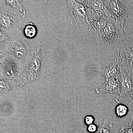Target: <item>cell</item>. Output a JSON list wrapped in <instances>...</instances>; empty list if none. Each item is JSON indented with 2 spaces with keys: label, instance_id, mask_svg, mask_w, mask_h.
<instances>
[{
  "label": "cell",
  "instance_id": "obj_1",
  "mask_svg": "<svg viewBox=\"0 0 133 133\" xmlns=\"http://www.w3.org/2000/svg\"><path fill=\"white\" fill-rule=\"evenodd\" d=\"M95 40L99 45L117 47L125 40L124 29L109 18L107 24Z\"/></svg>",
  "mask_w": 133,
  "mask_h": 133
},
{
  "label": "cell",
  "instance_id": "obj_2",
  "mask_svg": "<svg viewBox=\"0 0 133 133\" xmlns=\"http://www.w3.org/2000/svg\"><path fill=\"white\" fill-rule=\"evenodd\" d=\"M117 79L120 92L115 100L119 104L126 105L131 111L133 108V80L130 72L122 64Z\"/></svg>",
  "mask_w": 133,
  "mask_h": 133
},
{
  "label": "cell",
  "instance_id": "obj_3",
  "mask_svg": "<svg viewBox=\"0 0 133 133\" xmlns=\"http://www.w3.org/2000/svg\"><path fill=\"white\" fill-rule=\"evenodd\" d=\"M109 18L124 30L127 19L130 12L129 6L121 0L106 1Z\"/></svg>",
  "mask_w": 133,
  "mask_h": 133
},
{
  "label": "cell",
  "instance_id": "obj_4",
  "mask_svg": "<svg viewBox=\"0 0 133 133\" xmlns=\"http://www.w3.org/2000/svg\"><path fill=\"white\" fill-rule=\"evenodd\" d=\"M86 10V22L91 34L96 39L100 32L107 24L109 17L99 12H94L87 9Z\"/></svg>",
  "mask_w": 133,
  "mask_h": 133
},
{
  "label": "cell",
  "instance_id": "obj_5",
  "mask_svg": "<svg viewBox=\"0 0 133 133\" xmlns=\"http://www.w3.org/2000/svg\"><path fill=\"white\" fill-rule=\"evenodd\" d=\"M12 36L11 40L8 42L7 48L8 51L10 56L17 59H24L25 58H30V53L28 52V46L26 44V42L24 39L19 38V36Z\"/></svg>",
  "mask_w": 133,
  "mask_h": 133
},
{
  "label": "cell",
  "instance_id": "obj_6",
  "mask_svg": "<svg viewBox=\"0 0 133 133\" xmlns=\"http://www.w3.org/2000/svg\"><path fill=\"white\" fill-rule=\"evenodd\" d=\"M16 16L8 9L1 8V29L4 33L10 35L19 30L20 21Z\"/></svg>",
  "mask_w": 133,
  "mask_h": 133
},
{
  "label": "cell",
  "instance_id": "obj_7",
  "mask_svg": "<svg viewBox=\"0 0 133 133\" xmlns=\"http://www.w3.org/2000/svg\"><path fill=\"white\" fill-rule=\"evenodd\" d=\"M122 64L129 72L133 70V41L125 40L117 47Z\"/></svg>",
  "mask_w": 133,
  "mask_h": 133
},
{
  "label": "cell",
  "instance_id": "obj_8",
  "mask_svg": "<svg viewBox=\"0 0 133 133\" xmlns=\"http://www.w3.org/2000/svg\"><path fill=\"white\" fill-rule=\"evenodd\" d=\"M68 9L74 21L75 26L81 27L86 21L87 10L83 4L75 1H67Z\"/></svg>",
  "mask_w": 133,
  "mask_h": 133
},
{
  "label": "cell",
  "instance_id": "obj_9",
  "mask_svg": "<svg viewBox=\"0 0 133 133\" xmlns=\"http://www.w3.org/2000/svg\"><path fill=\"white\" fill-rule=\"evenodd\" d=\"M122 64L121 59L117 53L116 58L111 64L104 67L95 68L94 70L99 72L105 79L117 78Z\"/></svg>",
  "mask_w": 133,
  "mask_h": 133
},
{
  "label": "cell",
  "instance_id": "obj_10",
  "mask_svg": "<svg viewBox=\"0 0 133 133\" xmlns=\"http://www.w3.org/2000/svg\"><path fill=\"white\" fill-rule=\"evenodd\" d=\"M78 2L83 4L87 9L99 12L109 17V11L107 6L106 1H79Z\"/></svg>",
  "mask_w": 133,
  "mask_h": 133
},
{
  "label": "cell",
  "instance_id": "obj_11",
  "mask_svg": "<svg viewBox=\"0 0 133 133\" xmlns=\"http://www.w3.org/2000/svg\"><path fill=\"white\" fill-rule=\"evenodd\" d=\"M105 82L102 85L96 89L97 94L109 93L119 94V84L117 78L105 79Z\"/></svg>",
  "mask_w": 133,
  "mask_h": 133
},
{
  "label": "cell",
  "instance_id": "obj_12",
  "mask_svg": "<svg viewBox=\"0 0 133 133\" xmlns=\"http://www.w3.org/2000/svg\"><path fill=\"white\" fill-rule=\"evenodd\" d=\"M128 1L130 10L124 28V35L125 40L133 41V1Z\"/></svg>",
  "mask_w": 133,
  "mask_h": 133
},
{
  "label": "cell",
  "instance_id": "obj_13",
  "mask_svg": "<svg viewBox=\"0 0 133 133\" xmlns=\"http://www.w3.org/2000/svg\"><path fill=\"white\" fill-rule=\"evenodd\" d=\"M102 123L99 124L98 129L95 133H118V131L113 128L112 124H109L107 120H102Z\"/></svg>",
  "mask_w": 133,
  "mask_h": 133
},
{
  "label": "cell",
  "instance_id": "obj_14",
  "mask_svg": "<svg viewBox=\"0 0 133 133\" xmlns=\"http://www.w3.org/2000/svg\"><path fill=\"white\" fill-rule=\"evenodd\" d=\"M129 111L128 107L124 104H119L115 107V115L116 118L120 119L126 116Z\"/></svg>",
  "mask_w": 133,
  "mask_h": 133
},
{
  "label": "cell",
  "instance_id": "obj_15",
  "mask_svg": "<svg viewBox=\"0 0 133 133\" xmlns=\"http://www.w3.org/2000/svg\"><path fill=\"white\" fill-rule=\"evenodd\" d=\"M24 31L26 37L32 38L36 36V29L35 26L33 24H28L24 28Z\"/></svg>",
  "mask_w": 133,
  "mask_h": 133
},
{
  "label": "cell",
  "instance_id": "obj_16",
  "mask_svg": "<svg viewBox=\"0 0 133 133\" xmlns=\"http://www.w3.org/2000/svg\"><path fill=\"white\" fill-rule=\"evenodd\" d=\"M99 123L91 124L88 126L87 131L90 133H95L97 131L98 129Z\"/></svg>",
  "mask_w": 133,
  "mask_h": 133
},
{
  "label": "cell",
  "instance_id": "obj_17",
  "mask_svg": "<svg viewBox=\"0 0 133 133\" xmlns=\"http://www.w3.org/2000/svg\"><path fill=\"white\" fill-rule=\"evenodd\" d=\"M95 121V118L92 115H89L86 116L84 118V122L87 126L94 124Z\"/></svg>",
  "mask_w": 133,
  "mask_h": 133
},
{
  "label": "cell",
  "instance_id": "obj_18",
  "mask_svg": "<svg viewBox=\"0 0 133 133\" xmlns=\"http://www.w3.org/2000/svg\"><path fill=\"white\" fill-rule=\"evenodd\" d=\"M120 133H133V130L132 129L127 128L125 127H123L120 129Z\"/></svg>",
  "mask_w": 133,
  "mask_h": 133
},
{
  "label": "cell",
  "instance_id": "obj_19",
  "mask_svg": "<svg viewBox=\"0 0 133 133\" xmlns=\"http://www.w3.org/2000/svg\"><path fill=\"white\" fill-rule=\"evenodd\" d=\"M129 128L132 129L133 130V115H131V120L129 123Z\"/></svg>",
  "mask_w": 133,
  "mask_h": 133
},
{
  "label": "cell",
  "instance_id": "obj_20",
  "mask_svg": "<svg viewBox=\"0 0 133 133\" xmlns=\"http://www.w3.org/2000/svg\"><path fill=\"white\" fill-rule=\"evenodd\" d=\"M130 74H131V76H132V78L133 80V70L132 71L130 72Z\"/></svg>",
  "mask_w": 133,
  "mask_h": 133
},
{
  "label": "cell",
  "instance_id": "obj_21",
  "mask_svg": "<svg viewBox=\"0 0 133 133\" xmlns=\"http://www.w3.org/2000/svg\"><path fill=\"white\" fill-rule=\"evenodd\" d=\"M131 114H132V115H133V109H132V110H131Z\"/></svg>",
  "mask_w": 133,
  "mask_h": 133
}]
</instances>
